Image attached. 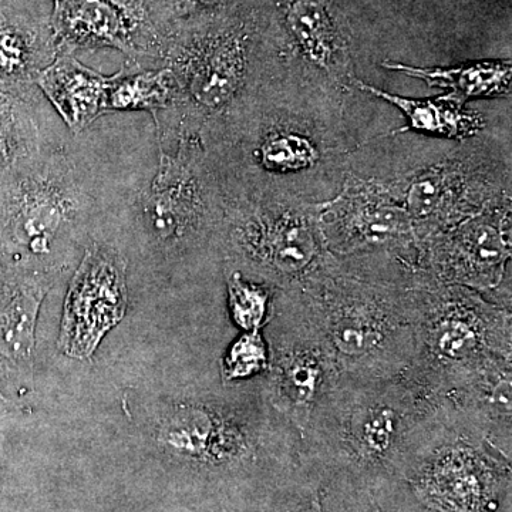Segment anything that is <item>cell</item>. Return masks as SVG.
I'll return each mask as SVG.
<instances>
[{"instance_id": "9a60e30c", "label": "cell", "mask_w": 512, "mask_h": 512, "mask_svg": "<svg viewBox=\"0 0 512 512\" xmlns=\"http://www.w3.org/2000/svg\"><path fill=\"white\" fill-rule=\"evenodd\" d=\"M56 55L50 13L29 0H0V84L36 86Z\"/></svg>"}, {"instance_id": "d4e9b609", "label": "cell", "mask_w": 512, "mask_h": 512, "mask_svg": "<svg viewBox=\"0 0 512 512\" xmlns=\"http://www.w3.org/2000/svg\"><path fill=\"white\" fill-rule=\"evenodd\" d=\"M151 23L160 36L191 20L214 18L252 8L261 0H146Z\"/></svg>"}, {"instance_id": "277c9868", "label": "cell", "mask_w": 512, "mask_h": 512, "mask_svg": "<svg viewBox=\"0 0 512 512\" xmlns=\"http://www.w3.org/2000/svg\"><path fill=\"white\" fill-rule=\"evenodd\" d=\"M262 33L258 5L191 20L160 36L154 67H167L180 86L177 111L156 124L158 140L178 133L202 138L238 113Z\"/></svg>"}, {"instance_id": "3957f363", "label": "cell", "mask_w": 512, "mask_h": 512, "mask_svg": "<svg viewBox=\"0 0 512 512\" xmlns=\"http://www.w3.org/2000/svg\"><path fill=\"white\" fill-rule=\"evenodd\" d=\"M94 175L62 144L0 180V266L53 281L96 210Z\"/></svg>"}, {"instance_id": "8992f818", "label": "cell", "mask_w": 512, "mask_h": 512, "mask_svg": "<svg viewBox=\"0 0 512 512\" xmlns=\"http://www.w3.org/2000/svg\"><path fill=\"white\" fill-rule=\"evenodd\" d=\"M157 443L185 466L229 471L264 454H303L302 437L269 402L265 387L252 402L217 397L174 404L157 427Z\"/></svg>"}, {"instance_id": "d6986e66", "label": "cell", "mask_w": 512, "mask_h": 512, "mask_svg": "<svg viewBox=\"0 0 512 512\" xmlns=\"http://www.w3.org/2000/svg\"><path fill=\"white\" fill-rule=\"evenodd\" d=\"M512 362L491 367L447 397L461 419L511 454Z\"/></svg>"}, {"instance_id": "83f0119b", "label": "cell", "mask_w": 512, "mask_h": 512, "mask_svg": "<svg viewBox=\"0 0 512 512\" xmlns=\"http://www.w3.org/2000/svg\"><path fill=\"white\" fill-rule=\"evenodd\" d=\"M302 512H323L322 494H320V491H316V493L312 495L311 503H309L308 507Z\"/></svg>"}, {"instance_id": "4316f807", "label": "cell", "mask_w": 512, "mask_h": 512, "mask_svg": "<svg viewBox=\"0 0 512 512\" xmlns=\"http://www.w3.org/2000/svg\"><path fill=\"white\" fill-rule=\"evenodd\" d=\"M269 367V350L262 330L244 332L222 359L221 373L225 382H238L264 376Z\"/></svg>"}, {"instance_id": "8fae6325", "label": "cell", "mask_w": 512, "mask_h": 512, "mask_svg": "<svg viewBox=\"0 0 512 512\" xmlns=\"http://www.w3.org/2000/svg\"><path fill=\"white\" fill-rule=\"evenodd\" d=\"M511 256L510 208L476 212L419 242V269L436 281L473 289L511 309L505 285Z\"/></svg>"}, {"instance_id": "7c38bea8", "label": "cell", "mask_w": 512, "mask_h": 512, "mask_svg": "<svg viewBox=\"0 0 512 512\" xmlns=\"http://www.w3.org/2000/svg\"><path fill=\"white\" fill-rule=\"evenodd\" d=\"M126 311V261L109 245L92 242L70 281L59 348L74 359L92 356Z\"/></svg>"}, {"instance_id": "f1b7e54d", "label": "cell", "mask_w": 512, "mask_h": 512, "mask_svg": "<svg viewBox=\"0 0 512 512\" xmlns=\"http://www.w3.org/2000/svg\"><path fill=\"white\" fill-rule=\"evenodd\" d=\"M0 495H2V454H0Z\"/></svg>"}, {"instance_id": "5b68a950", "label": "cell", "mask_w": 512, "mask_h": 512, "mask_svg": "<svg viewBox=\"0 0 512 512\" xmlns=\"http://www.w3.org/2000/svg\"><path fill=\"white\" fill-rule=\"evenodd\" d=\"M414 305L416 353L406 372L433 392L448 397L491 367L512 362L510 308L421 269Z\"/></svg>"}, {"instance_id": "484cf974", "label": "cell", "mask_w": 512, "mask_h": 512, "mask_svg": "<svg viewBox=\"0 0 512 512\" xmlns=\"http://www.w3.org/2000/svg\"><path fill=\"white\" fill-rule=\"evenodd\" d=\"M228 302L232 320L244 332L262 330L268 322L275 289L266 284H256L232 271L228 275Z\"/></svg>"}, {"instance_id": "6da1fadb", "label": "cell", "mask_w": 512, "mask_h": 512, "mask_svg": "<svg viewBox=\"0 0 512 512\" xmlns=\"http://www.w3.org/2000/svg\"><path fill=\"white\" fill-rule=\"evenodd\" d=\"M420 269L396 256H336L299 292L339 375L392 377L416 353L414 285Z\"/></svg>"}, {"instance_id": "603a6c76", "label": "cell", "mask_w": 512, "mask_h": 512, "mask_svg": "<svg viewBox=\"0 0 512 512\" xmlns=\"http://www.w3.org/2000/svg\"><path fill=\"white\" fill-rule=\"evenodd\" d=\"M357 86L367 93L375 94L379 99L389 101L403 111L407 126L400 128L399 133L414 130L430 136L464 140V138L473 137L485 126L480 114L467 110L464 103L454 99L450 94L434 97V99H409V97L384 92L369 84L357 82Z\"/></svg>"}, {"instance_id": "ffe728a7", "label": "cell", "mask_w": 512, "mask_h": 512, "mask_svg": "<svg viewBox=\"0 0 512 512\" xmlns=\"http://www.w3.org/2000/svg\"><path fill=\"white\" fill-rule=\"evenodd\" d=\"M180 103V86L167 67H148L126 60L119 72L110 76L107 114L150 113L157 124L174 114Z\"/></svg>"}, {"instance_id": "7402d4cb", "label": "cell", "mask_w": 512, "mask_h": 512, "mask_svg": "<svg viewBox=\"0 0 512 512\" xmlns=\"http://www.w3.org/2000/svg\"><path fill=\"white\" fill-rule=\"evenodd\" d=\"M383 67L423 80L430 87L450 90L454 99H494L511 93L510 60H481L454 67H413L403 63L384 62Z\"/></svg>"}, {"instance_id": "e0dca14e", "label": "cell", "mask_w": 512, "mask_h": 512, "mask_svg": "<svg viewBox=\"0 0 512 512\" xmlns=\"http://www.w3.org/2000/svg\"><path fill=\"white\" fill-rule=\"evenodd\" d=\"M110 76L84 66L73 53H57L35 84L73 136L107 114Z\"/></svg>"}, {"instance_id": "ba28073f", "label": "cell", "mask_w": 512, "mask_h": 512, "mask_svg": "<svg viewBox=\"0 0 512 512\" xmlns=\"http://www.w3.org/2000/svg\"><path fill=\"white\" fill-rule=\"evenodd\" d=\"M221 241L234 264L279 291L301 289L328 258L319 217L255 198H225Z\"/></svg>"}, {"instance_id": "4dcf8cb0", "label": "cell", "mask_w": 512, "mask_h": 512, "mask_svg": "<svg viewBox=\"0 0 512 512\" xmlns=\"http://www.w3.org/2000/svg\"><path fill=\"white\" fill-rule=\"evenodd\" d=\"M376 512H382V511H380L379 508H376Z\"/></svg>"}, {"instance_id": "7a4b0ae2", "label": "cell", "mask_w": 512, "mask_h": 512, "mask_svg": "<svg viewBox=\"0 0 512 512\" xmlns=\"http://www.w3.org/2000/svg\"><path fill=\"white\" fill-rule=\"evenodd\" d=\"M447 397L409 373L339 375L302 436L303 457L369 481L412 473L451 414Z\"/></svg>"}, {"instance_id": "cb8c5ba5", "label": "cell", "mask_w": 512, "mask_h": 512, "mask_svg": "<svg viewBox=\"0 0 512 512\" xmlns=\"http://www.w3.org/2000/svg\"><path fill=\"white\" fill-rule=\"evenodd\" d=\"M254 154L264 170L282 174L311 170L320 157L311 137L288 128H275L261 136Z\"/></svg>"}, {"instance_id": "9c48e42d", "label": "cell", "mask_w": 512, "mask_h": 512, "mask_svg": "<svg viewBox=\"0 0 512 512\" xmlns=\"http://www.w3.org/2000/svg\"><path fill=\"white\" fill-rule=\"evenodd\" d=\"M264 329L269 350L266 396L302 437L313 413L335 386L338 367L313 325L299 289H275Z\"/></svg>"}, {"instance_id": "ac0fdd59", "label": "cell", "mask_w": 512, "mask_h": 512, "mask_svg": "<svg viewBox=\"0 0 512 512\" xmlns=\"http://www.w3.org/2000/svg\"><path fill=\"white\" fill-rule=\"evenodd\" d=\"M43 100L36 86L0 84V180L64 144L47 133Z\"/></svg>"}, {"instance_id": "30bf717a", "label": "cell", "mask_w": 512, "mask_h": 512, "mask_svg": "<svg viewBox=\"0 0 512 512\" xmlns=\"http://www.w3.org/2000/svg\"><path fill=\"white\" fill-rule=\"evenodd\" d=\"M510 473V454L461 419L453 407L407 478L414 495L430 510L495 512Z\"/></svg>"}, {"instance_id": "f546056e", "label": "cell", "mask_w": 512, "mask_h": 512, "mask_svg": "<svg viewBox=\"0 0 512 512\" xmlns=\"http://www.w3.org/2000/svg\"><path fill=\"white\" fill-rule=\"evenodd\" d=\"M0 402H8V400H6L5 394L2 393V390H0Z\"/></svg>"}, {"instance_id": "5bb4252c", "label": "cell", "mask_w": 512, "mask_h": 512, "mask_svg": "<svg viewBox=\"0 0 512 512\" xmlns=\"http://www.w3.org/2000/svg\"><path fill=\"white\" fill-rule=\"evenodd\" d=\"M53 281L0 266V375H30L40 308Z\"/></svg>"}, {"instance_id": "4fadbf2b", "label": "cell", "mask_w": 512, "mask_h": 512, "mask_svg": "<svg viewBox=\"0 0 512 512\" xmlns=\"http://www.w3.org/2000/svg\"><path fill=\"white\" fill-rule=\"evenodd\" d=\"M319 221L326 248L336 256L389 255L403 259L410 248L419 249L406 208L386 195L340 198Z\"/></svg>"}, {"instance_id": "2e32d148", "label": "cell", "mask_w": 512, "mask_h": 512, "mask_svg": "<svg viewBox=\"0 0 512 512\" xmlns=\"http://www.w3.org/2000/svg\"><path fill=\"white\" fill-rule=\"evenodd\" d=\"M50 26L57 53L116 49L141 62L133 30L107 0H53Z\"/></svg>"}, {"instance_id": "44dd1931", "label": "cell", "mask_w": 512, "mask_h": 512, "mask_svg": "<svg viewBox=\"0 0 512 512\" xmlns=\"http://www.w3.org/2000/svg\"><path fill=\"white\" fill-rule=\"evenodd\" d=\"M282 20L302 56L323 70L346 62V37L328 0H285Z\"/></svg>"}, {"instance_id": "52a82bcc", "label": "cell", "mask_w": 512, "mask_h": 512, "mask_svg": "<svg viewBox=\"0 0 512 512\" xmlns=\"http://www.w3.org/2000/svg\"><path fill=\"white\" fill-rule=\"evenodd\" d=\"M214 181L197 134L181 131L158 146L156 171L138 185L128 208L148 247L174 258L221 238L225 197L215 194Z\"/></svg>"}]
</instances>
